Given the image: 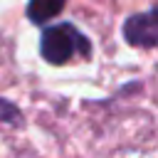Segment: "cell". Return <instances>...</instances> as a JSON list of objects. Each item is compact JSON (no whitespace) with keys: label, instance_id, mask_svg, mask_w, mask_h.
I'll use <instances>...</instances> for the list:
<instances>
[{"label":"cell","instance_id":"obj_4","mask_svg":"<svg viewBox=\"0 0 158 158\" xmlns=\"http://www.w3.org/2000/svg\"><path fill=\"white\" fill-rule=\"evenodd\" d=\"M0 121H20V111L5 99H0Z\"/></svg>","mask_w":158,"mask_h":158},{"label":"cell","instance_id":"obj_3","mask_svg":"<svg viewBox=\"0 0 158 158\" xmlns=\"http://www.w3.org/2000/svg\"><path fill=\"white\" fill-rule=\"evenodd\" d=\"M67 0H30L27 2V17L35 25H42L47 20H52L54 15H59V10L64 7Z\"/></svg>","mask_w":158,"mask_h":158},{"label":"cell","instance_id":"obj_2","mask_svg":"<svg viewBox=\"0 0 158 158\" xmlns=\"http://www.w3.org/2000/svg\"><path fill=\"white\" fill-rule=\"evenodd\" d=\"M123 37L133 47H158V7L131 15L123 22Z\"/></svg>","mask_w":158,"mask_h":158},{"label":"cell","instance_id":"obj_1","mask_svg":"<svg viewBox=\"0 0 158 158\" xmlns=\"http://www.w3.org/2000/svg\"><path fill=\"white\" fill-rule=\"evenodd\" d=\"M40 52L42 57L49 62V64H64L69 62L74 54H81V57H89V42L86 37L69 22H62V25H54V27H47L42 32V42H40Z\"/></svg>","mask_w":158,"mask_h":158}]
</instances>
